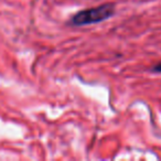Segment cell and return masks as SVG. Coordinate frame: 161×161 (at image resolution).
<instances>
[{"instance_id": "2", "label": "cell", "mask_w": 161, "mask_h": 161, "mask_svg": "<svg viewBox=\"0 0 161 161\" xmlns=\"http://www.w3.org/2000/svg\"><path fill=\"white\" fill-rule=\"evenodd\" d=\"M150 71L153 72V73H161V62L157 63L154 66H152L151 69H150Z\"/></svg>"}, {"instance_id": "1", "label": "cell", "mask_w": 161, "mask_h": 161, "mask_svg": "<svg viewBox=\"0 0 161 161\" xmlns=\"http://www.w3.org/2000/svg\"><path fill=\"white\" fill-rule=\"evenodd\" d=\"M114 14L115 6L113 3H106L99 7L80 11L72 18L71 23L73 25H87L98 23L104 20H107L108 18L114 16Z\"/></svg>"}]
</instances>
